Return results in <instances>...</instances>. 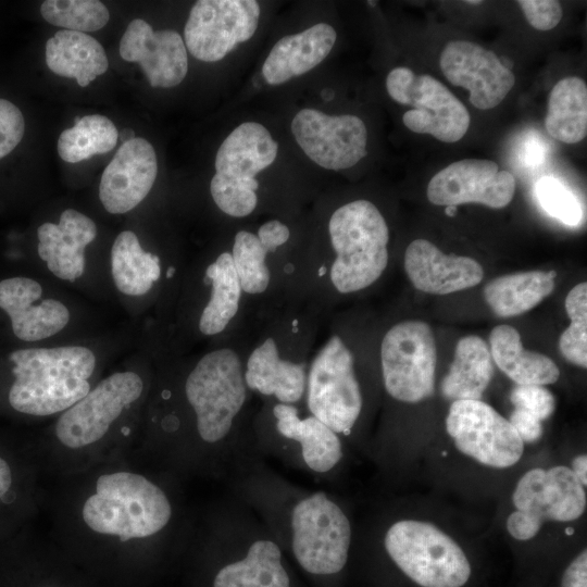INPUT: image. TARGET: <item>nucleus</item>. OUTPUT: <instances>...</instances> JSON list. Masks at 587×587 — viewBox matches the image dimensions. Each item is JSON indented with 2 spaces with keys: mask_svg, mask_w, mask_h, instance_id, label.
I'll return each instance as SVG.
<instances>
[{
  "mask_svg": "<svg viewBox=\"0 0 587 587\" xmlns=\"http://www.w3.org/2000/svg\"><path fill=\"white\" fill-rule=\"evenodd\" d=\"M64 479L54 503L55 539L132 550L157 539L172 522L168 495L137 466L133 452Z\"/></svg>",
  "mask_w": 587,
  "mask_h": 587,
  "instance_id": "f257e3e1",
  "label": "nucleus"
},
{
  "mask_svg": "<svg viewBox=\"0 0 587 587\" xmlns=\"http://www.w3.org/2000/svg\"><path fill=\"white\" fill-rule=\"evenodd\" d=\"M142 392L143 382L137 373L116 372L61 412L47 448L39 451L47 471L65 478L128 454L112 435Z\"/></svg>",
  "mask_w": 587,
  "mask_h": 587,
  "instance_id": "f03ea898",
  "label": "nucleus"
},
{
  "mask_svg": "<svg viewBox=\"0 0 587 587\" xmlns=\"http://www.w3.org/2000/svg\"><path fill=\"white\" fill-rule=\"evenodd\" d=\"M14 380L8 394L13 410L32 416L65 411L91 389L96 367L91 350L82 346L29 348L13 351Z\"/></svg>",
  "mask_w": 587,
  "mask_h": 587,
  "instance_id": "7ed1b4c3",
  "label": "nucleus"
},
{
  "mask_svg": "<svg viewBox=\"0 0 587 587\" xmlns=\"http://www.w3.org/2000/svg\"><path fill=\"white\" fill-rule=\"evenodd\" d=\"M328 232L336 252L330 280L339 292L359 291L380 277L388 263L389 229L375 204L355 200L341 205Z\"/></svg>",
  "mask_w": 587,
  "mask_h": 587,
  "instance_id": "20e7f679",
  "label": "nucleus"
},
{
  "mask_svg": "<svg viewBox=\"0 0 587 587\" xmlns=\"http://www.w3.org/2000/svg\"><path fill=\"white\" fill-rule=\"evenodd\" d=\"M277 142L259 123L237 126L222 142L215 157L210 190L224 213L243 217L253 212L259 183L254 176L276 159Z\"/></svg>",
  "mask_w": 587,
  "mask_h": 587,
  "instance_id": "39448f33",
  "label": "nucleus"
},
{
  "mask_svg": "<svg viewBox=\"0 0 587 587\" xmlns=\"http://www.w3.org/2000/svg\"><path fill=\"white\" fill-rule=\"evenodd\" d=\"M385 548L396 565L422 587H462L471 576L461 547L430 523H395L386 533Z\"/></svg>",
  "mask_w": 587,
  "mask_h": 587,
  "instance_id": "423d86ee",
  "label": "nucleus"
},
{
  "mask_svg": "<svg viewBox=\"0 0 587 587\" xmlns=\"http://www.w3.org/2000/svg\"><path fill=\"white\" fill-rule=\"evenodd\" d=\"M185 395L199 438L207 444L224 439L246 400L238 354L227 348L204 354L187 376Z\"/></svg>",
  "mask_w": 587,
  "mask_h": 587,
  "instance_id": "0eeeda50",
  "label": "nucleus"
},
{
  "mask_svg": "<svg viewBox=\"0 0 587 587\" xmlns=\"http://www.w3.org/2000/svg\"><path fill=\"white\" fill-rule=\"evenodd\" d=\"M292 552L314 575L340 572L347 563L351 527L342 510L324 492L300 500L292 510Z\"/></svg>",
  "mask_w": 587,
  "mask_h": 587,
  "instance_id": "6e6552de",
  "label": "nucleus"
},
{
  "mask_svg": "<svg viewBox=\"0 0 587 587\" xmlns=\"http://www.w3.org/2000/svg\"><path fill=\"white\" fill-rule=\"evenodd\" d=\"M386 88L396 102L413 107L402 116L410 130L448 143L466 134L471 123L467 109L433 76L416 75L405 66L395 67L387 75Z\"/></svg>",
  "mask_w": 587,
  "mask_h": 587,
  "instance_id": "1a4fd4ad",
  "label": "nucleus"
},
{
  "mask_svg": "<svg viewBox=\"0 0 587 587\" xmlns=\"http://www.w3.org/2000/svg\"><path fill=\"white\" fill-rule=\"evenodd\" d=\"M436 342L422 321L394 325L380 345L384 385L396 400L415 403L429 398L435 388Z\"/></svg>",
  "mask_w": 587,
  "mask_h": 587,
  "instance_id": "9d476101",
  "label": "nucleus"
},
{
  "mask_svg": "<svg viewBox=\"0 0 587 587\" xmlns=\"http://www.w3.org/2000/svg\"><path fill=\"white\" fill-rule=\"evenodd\" d=\"M308 407L336 434H348L360 415L362 396L353 357L338 336L326 342L311 364Z\"/></svg>",
  "mask_w": 587,
  "mask_h": 587,
  "instance_id": "9b49d317",
  "label": "nucleus"
},
{
  "mask_svg": "<svg viewBox=\"0 0 587 587\" xmlns=\"http://www.w3.org/2000/svg\"><path fill=\"white\" fill-rule=\"evenodd\" d=\"M446 428L457 449L477 462L497 469L514 465L524 442L509 420L482 400H455Z\"/></svg>",
  "mask_w": 587,
  "mask_h": 587,
  "instance_id": "f8f14e48",
  "label": "nucleus"
},
{
  "mask_svg": "<svg viewBox=\"0 0 587 587\" xmlns=\"http://www.w3.org/2000/svg\"><path fill=\"white\" fill-rule=\"evenodd\" d=\"M259 17L254 0H199L185 25L186 49L200 61H220L253 36Z\"/></svg>",
  "mask_w": 587,
  "mask_h": 587,
  "instance_id": "ddd939ff",
  "label": "nucleus"
},
{
  "mask_svg": "<svg viewBox=\"0 0 587 587\" xmlns=\"http://www.w3.org/2000/svg\"><path fill=\"white\" fill-rule=\"evenodd\" d=\"M291 132L300 148L327 170H345L366 155L367 130L355 115H327L315 109L299 111Z\"/></svg>",
  "mask_w": 587,
  "mask_h": 587,
  "instance_id": "4468645a",
  "label": "nucleus"
},
{
  "mask_svg": "<svg viewBox=\"0 0 587 587\" xmlns=\"http://www.w3.org/2000/svg\"><path fill=\"white\" fill-rule=\"evenodd\" d=\"M515 192V178L496 162L484 159L455 161L433 176L427 199L436 205H459L469 202L488 208L507 207Z\"/></svg>",
  "mask_w": 587,
  "mask_h": 587,
  "instance_id": "2eb2a0df",
  "label": "nucleus"
},
{
  "mask_svg": "<svg viewBox=\"0 0 587 587\" xmlns=\"http://www.w3.org/2000/svg\"><path fill=\"white\" fill-rule=\"evenodd\" d=\"M440 68L454 86L470 91L479 110L497 107L513 88L514 74L490 50L467 40H453L440 54Z\"/></svg>",
  "mask_w": 587,
  "mask_h": 587,
  "instance_id": "dca6fc26",
  "label": "nucleus"
},
{
  "mask_svg": "<svg viewBox=\"0 0 587 587\" xmlns=\"http://www.w3.org/2000/svg\"><path fill=\"white\" fill-rule=\"evenodd\" d=\"M123 60L139 63L150 85L172 88L179 85L188 72L187 49L180 35L172 29L154 32L143 20H133L121 41Z\"/></svg>",
  "mask_w": 587,
  "mask_h": 587,
  "instance_id": "f3484780",
  "label": "nucleus"
},
{
  "mask_svg": "<svg viewBox=\"0 0 587 587\" xmlns=\"http://www.w3.org/2000/svg\"><path fill=\"white\" fill-rule=\"evenodd\" d=\"M517 511L541 523L545 520L570 522L586 509V491L570 467L554 466L546 471L533 469L519 480L512 496Z\"/></svg>",
  "mask_w": 587,
  "mask_h": 587,
  "instance_id": "a211bd4d",
  "label": "nucleus"
},
{
  "mask_svg": "<svg viewBox=\"0 0 587 587\" xmlns=\"http://www.w3.org/2000/svg\"><path fill=\"white\" fill-rule=\"evenodd\" d=\"M158 174L157 154L152 145L133 137L124 141L104 168L99 198L112 214H123L137 207L150 192Z\"/></svg>",
  "mask_w": 587,
  "mask_h": 587,
  "instance_id": "6ab92c4d",
  "label": "nucleus"
},
{
  "mask_svg": "<svg viewBox=\"0 0 587 587\" xmlns=\"http://www.w3.org/2000/svg\"><path fill=\"white\" fill-rule=\"evenodd\" d=\"M404 268L415 288L433 295H448L483 280L482 265L470 257L446 254L426 239H415L404 253Z\"/></svg>",
  "mask_w": 587,
  "mask_h": 587,
  "instance_id": "aec40b11",
  "label": "nucleus"
},
{
  "mask_svg": "<svg viewBox=\"0 0 587 587\" xmlns=\"http://www.w3.org/2000/svg\"><path fill=\"white\" fill-rule=\"evenodd\" d=\"M42 294L38 282L12 277L0 282V308L11 319L14 335L24 341H38L63 329L70 320L67 308L54 299L34 304Z\"/></svg>",
  "mask_w": 587,
  "mask_h": 587,
  "instance_id": "412c9836",
  "label": "nucleus"
},
{
  "mask_svg": "<svg viewBox=\"0 0 587 587\" xmlns=\"http://www.w3.org/2000/svg\"><path fill=\"white\" fill-rule=\"evenodd\" d=\"M38 254L57 277L74 282L85 271V248L97 236L95 222L85 214L67 209L58 224L43 223L37 230Z\"/></svg>",
  "mask_w": 587,
  "mask_h": 587,
  "instance_id": "4be33fe9",
  "label": "nucleus"
},
{
  "mask_svg": "<svg viewBox=\"0 0 587 587\" xmlns=\"http://www.w3.org/2000/svg\"><path fill=\"white\" fill-rule=\"evenodd\" d=\"M336 38L335 29L327 23L283 37L263 63L264 79L270 85H279L309 72L328 55Z\"/></svg>",
  "mask_w": 587,
  "mask_h": 587,
  "instance_id": "5701e85b",
  "label": "nucleus"
},
{
  "mask_svg": "<svg viewBox=\"0 0 587 587\" xmlns=\"http://www.w3.org/2000/svg\"><path fill=\"white\" fill-rule=\"evenodd\" d=\"M46 63L54 74L75 78L80 87L89 85L109 66L107 53L97 39L66 29L47 40Z\"/></svg>",
  "mask_w": 587,
  "mask_h": 587,
  "instance_id": "b1692460",
  "label": "nucleus"
},
{
  "mask_svg": "<svg viewBox=\"0 0 587 587\" xmlns=\"http://www.w3.org/2000/svg\"><path fill=\"white\" fill-rule=\"evenodd\" d=\"M243 378L249 388L286 404L297 402L305 388L304 364L282 360L273 338L252 351Z\"/></svg>",
  "mask_w": 587,
  "mask_h": 587,
  "instance_id": "393cba45",
  "label": "nucleus"
},
{
  "mask_svg": "<svg viewBox=\"0 0 587 587\" xmlns=\"http://www.w3.org/2000/svg\"><path fill=\"white\" fill-rule=\"evenodd\" d=\"M489 344L495 363L516 385L544 386L559 379L560 371L557 364L542 353L526 350L514 327H494Z\"/></svg>",
  "mask_w": 587,
  "mask_h": 587,
  "instance_id": "a878e982",
  "label": "nucleus"
},
{
  "mask_svg": "<svg viewBox=\"0 0 587 587\" xmlns=\"http://www.w3.org/2000/svg\"><path fill=\"white\" fill-rule=\"evenodd\" d=\"M279 434L296 440L302 449V458L314 472L324 473L341 459V444L335 432L315 416L300 420L295 407L278 403L273 408Z\"/></svg>",
  "mask_w": 587,
  "mask_h": 587,
  "instance_id": "bb28decb",
  "label": "nucleus"
},
{
  "mask_svg": "<svg viewBox=\"0 0 587 587\" xmlns=\"http://www.w3.org/2000/svg\"><path fill=\"white\" fill-rule=\"evenodd\" d=\"M494 375L490 350L478 336H465L455 347L453 362L441 382L449 400H480Z\"/></svg>",
  "mask_w": 587,
  "mask_h": 587,
  "instance_id": "cd10ccee",
  "label": "nucleus"
},
{
  "mask_svg": "<svg viewBox=\"0 0 587 587\" xmlns=\"http://www.w3.org/2000/svg\"><path fill=\"white\" fill-rule=\"evenodd\" d=\"M555 271H528L502 275L491 279L484 288V297L500 317L525 313L554 289Z\"/></svg>",
  "mask_w": 587,
  "mask_h": 587,
  "instance_id": "c85d7f7f",
  "label": "nucleus"
},
{
  "mask_svg": "<svg viewBox=\"0 0 587 587\" xmlns=\"http://www.w3.org/2000/svg\"><path fill=\"white\" fill-rule=\"evenodd\" d=\"M213 587H290L279 547L271 540H257L245 558L223 566Z\"/></svg>",
  "mask_w": 587,
  "mask_h": 587,
  "instance_id": "c756f323",
  "label": "nucleus"
},
{
  "mask_svg": "<svg viewBox=\"0 0 587 587\" xmlns=\"http://www.w3.org/2000/svg\"><path fill=\"white\" fill-rule=\"evenodd\" d=\"M548 134L564 143H577L587 134V86L576 76L559 80L550 91L545 118Z\"/></svg>",
  "mask_w": 587,
  "mask_h": 587,
  "instance_id": "7c9ffc66",
  "label": "nucleus"
},
{
  "mask_svg": "<svg viewBox=\"0 0 587 587\" xmlns=\"http://www.w3.org/2000/svg\"><path fill=\"white\" fill-rule=\"evenodd\" d=\"M111 272L121 292L141 296L159 279L160 259L142 250L135 233L124 230L117 235L111 249Z\"/></svg>",
  "mask_w": 587,
  "mask_h": 587,
  "instance_id": "2f4dec72",
  "label": "nucleus"
},
{
  "mask_svg": "<svg viewBox=\"0 0 587 587\" xmlns=\"http://www.w3.org/2000/svg\"><path fill=\"white\" fill-rule=\"evenodd\" d=\"M205 276L211 280V297L203 309L199 329L203 335H216L225 329L239 308L241 287L236 274L232 254L221 253L210 264Z\"/></svg>",
  "mask_w": 587,
  "mask_h": 587,
  "instance_id": "473e14b6",
  "label": "nucleus"
},
{
  "mask_svg": "<svg viewBox=\"0 0 587 587\" xmlns=\"http://www.w3.org/2000/svg\"><path fill=\"white\" fill-rule=\"evenodd\" d=\"M114 123L100 114L76 118L73 127L64 129L58 139V153L68 163H78L96 154L111 151L117 143Z\"/></svg>",
  "mask_w": 587,
  "mask_h": 587,
  "instance_id": "72a5a7b5",
  "label": "nucleus"
},
{
  "mask_svg": "<svg viewBox=\"0 0 587 587\" xmlns=\"http://www.w3.org/2000/svg\"><path fill=\"white\" fill-rule=\"evenodd\" d=\"M40 13L48 23L79 33L99 30L110 20L107 7L97 0H46Z\"/></svg>",
  "mask_w": 587,
  "mask_h": 587,
  "instance_id": "f704fd0d",
  "label": "nucleus"
},
{
  "mask_svg": "<svg viewBox=\"0 0 587 587\" xmlns=\"http://www.w3.org/2000/svg\"><path fill=\"white\" fill-rule=\"evenodd\" d=\"M267 253L257 235L247 230L236 234L230 254L245 292L261 294L266 290L270 284V271L265 263Z\"/></svg>",
  "mask_w": 587,
  "mask_h": 587,
  "instance_id": "c9c22d12",
  "label": "nucleus"
},
{
  "mask_svg": "<svg viewBox=\"0 0 587 587\" xmlns=\"http://www.w3.org/2000/svg\"><path fill=\"white\" fill-rule=\"evenodd\" d=\"M570 326L559 339V349L571 363L587 366V284L574 286L565 298Z\"/></svg>",
  "mask_w": 587,
  "mask_h": 587,
  "instance_id": "e433bc0d",
  "label": "nucleus"
},
{
  "mask_svg": "<svg viewBox=\"0 0 587 587\" xmlns=\"http://www.w3.org/2000/svg\"><path fill=\"white\" fill-rule=\"evenodd\" d=\"M536 197L541 208L562 223L574 226L582 220V207L574 193L552 176L541 177L536 184Z\"/></svg>",
  "mask_w": 587,
  "mask_h": 587,
  "instance_id": "4c0bfd02",
  "label": "nucleus"
},
{
  "mask_svg": "<svg viewBox=\"0 0 587 587\" xmlns=\"http://www.w3.org/2000/svg\"><path fill=\"white\" fill-rule=\"evenodd\" d=\"M510 399L514 409L527 412L539 421L548 419L555 409L554 396L544 386L516 385Z\"/></svg>",
  "mask_w": 587,
  "mask_h": 587,
  "instance_id": "58836bf2",
  "label": "nucleus"
},
{
  "mask_svg": "<svg viewBox=\"0 0 587 587\" xmlns=\"http://www.w3.org/2000/svg\"><path fill=\"white\" fill-rule=\"evenodd\" d=\"M24 132L25 121L21 110L11 101L0 98V159L16 148Z\"/></svg>",
  "mask_w": 587,
  "mask_h": 587,
  "instance_id": "ea45409f",
  "label": "nucleus"
},
{
  "mask_svg": "<svg viewBox=\"0 0 587 587\" xmlns=\"http://www.w3.org/2000/svg\"><path fill=\"white\" fill-rule=\"evenodd\" d=\"M517 4L528 23L538 30L554 28L563 15L561 4L554 0H520Z\"/></svg>",
  "mask_w": 587,
  "mask_h": 587,
  "instance_id": "a19ab883",
  "label": "nucleus"
},
{
  "mask_svg": "<svg viewBox=\"0 0 587 587\" xmlns=\"http://www.w3.org/2000/svg\"><path fill=\"white\" fill-rule=\"evenodd\" d=\"M509 422L523 442H536L542 435L541 421L522 410L514 409Z\"/></svg>",
  "mask_w": 587,
  "mask_h": 587,
  "instance_id": "79ce46f5",
  "label": "nucleus"
},
{
  "mask_svg": "<svg viewBox=\"0 0 587 587\" xmlns=\"http://www.w3.org/2000/svg\"><path fill=\"white\" fill-rule=\"evenodd\" d=\"M541 524L536 517L517 510L511 513L507 520L508 532L517 540H529L535 537Z\"/></svg>",
  "mask_w": 587,
  "mask_h": 587,
  "instance_id": "37998d69",
  "label": "nucleus"
},
{
  "mask_svg": "<svg viewBox=\"0 0 587 587\" xmlns=\"http://www.w3.org/2000/svg\"><path fill=\"white\" fill-rule=\"evenodd\" d=\"M289 228L277 220H272L260 226L258 238L268 252L275 251L289 238Z\"/></svg>",
  "mask_w": 587,
  "mask_h": 587,
  "instance_id": "c03bdc74",
  "label": "nucleus"
},
{
  "mask_svg": "<svg viewBox=\"0 0 587 587\" xmlns=\"http://www.w3.org/2000/svg\"><path fill=\"white\" fill-rule=\"evenodd\" d=\"M561 587H587L586 549H584L564 571Z\"/></svg>",
  "mask_w": 587,
  "mask_h": 587,
  "instance_id": "a18cd8bd",
  "label": "nucleus"
},
{
  "mask_svg": "<svg viewBox=\"0 0 587 587\" xmlns=\"http://www.w3.org/2000/svg\"><path fill=\"white\" fill-rule=\"evenodd\" d=\"M16 486L15 467L13 463L0 452V504L13 498Z\"/></svg>",
  "mask_w": 587,
  "mask_h": 587,
  "instance_id": "49530a36",
  "label": "nucleus"
},
{
  "mask_svg": "<svg viewBox=\"0 0 587 587\" xmlns=\"http://www.w3.org/2000/svg\"><path fill=\"white\" fill-rule=\"evenodd\" d=\"M572 472L578 478L583 486L587 484V457L586 454H579L572 461Z\"/></svg>",
  "mask_w": 587,
  "mask_h": 587,
  "instance_id": "de8ad7c7",
  "label": "nucleus"
},
{
  "mask_svg": "<svg viewBox=\"0 0 587 587\" xmlns=\"http://www.w3.org/2000/svg\"><path fill=\"white\" fill-rule=\"evenodd\" d=\"M455 212H457V207H454V205L446 207V214L447 215L453 216V215H455Z\"/></svg>",
  "mask_w": 587,
  "mask_h": 587,
  "instance_id": "09e8293b",
  "label": "nucleus"
},
{
  "mask_svg": "<svg viewBox=\"0 0 587 587\" xmlns=\"http://www.w3.org/2000/svg\"><path fill=\"white\" fill-rule=\"evenodd\" d=\"M334 96V92L332 90H323L322 92V97L325 99V100H330Z\"/></svg>",
  "mask_w": 587,
  "mask_h": 587,
  "instance_id": "8fccbe9b",
  "label": "nucleus"
},
{
  "mask_svg": "<svg viewBox=\"0 0 587 587\" xmlns=\"http://www.w3.org/2000/svg\"><path fill=\"white\" fill-rule=\"evenodd\" d=\"M174 272H175V268L171 266L166 272V277L167 278L172 277Z\"/></svg>",
  "mask_w": 587,
  "mask_h": 587,
  "instance_id": "3c124183",
  "label": "nucleus"
},
{
  "mask_svg": "<svg viewBox=\"0 0 587 587\" xmlns=\"http://www.w3.org/2000/svg\"><path fill=\"white\" fill-rule=\"evenodd\" d=\"M466 3H470V4H479L482 1H478V0H475V1H472V0H469V1H465Z\"/></svg>",
  "mask_w": 587,
  "mask_h": 587,
  "instance_id": "603ef678",
  "label": "nucleus"
},
{
  "mask_svg": "<svg viewBox=\"0 0 587 587\" xmlns=\"http://www.w3.org/2000/svg\"><path fill=\"white\" fill-rule=\"evenodd\" d=\"M367 3H370V5L373 7V5H375L376 2L375 1H367Z\"/></svg>",
  "mask_w": 587,
  "mask_h": 587,
  "instance_id": "864d4df0",
  "label": "nucleus"
}]
</instances>
